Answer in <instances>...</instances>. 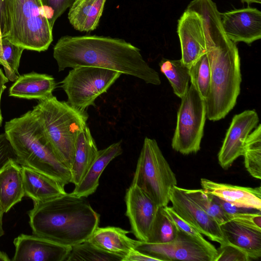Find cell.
Returning a JSON list of instances; mask_svg holds the SVG:
<instances>
[{
	"label": "cell",
	"instance_id": "cell-34",
	"mask_svg": "<svg viewBox=\"0 0 261 261\" xmlns=\"http://www.w3.org/2000/svg\"><path fill=\"white\" fill-rule=\"evenodd\" d=\"M74 0H40L46 17L53 28L56 20L70 8Z\"/></svg>",
	"mask_w": 261,
	"mask_h": 261
},
{
	"label": "cell",
	"instance_id": "cell-7",
	"mask_svg": "<svg viewBox=\"0 0 261 261\" xmlns=\"http://www.w3.org/2000/svg\"><path fill=\"white\" fill-rule=\"evenodd\" d=\"M131 184L147 194L160 207L168 205L177 179L155 139L145 137Z\"/></svg>",
	"mask_w": 261,
	"mask_h": 261
},
{
	"label": "cell",
	"instance_id": "cell-15",
	"mask_svg": "<svg viewBox=\"0 0 261 261\" xmlns=\"http://www.w3.org/2000/svg\"><path fill=\"white\" fill-rule=\"evenodd\" d=\"M221 25L227 37L236 43L250 44L261 38V12L247 7L220 12Z\"/></svg>",
	"mask_w": 261,
	"mask_h": 261
},
{
	"label": "cell",
	"instance_id": "cell-10",
	"mask_svg": "<svg viewBox=\"0 0 261 261\" xmlns=\"http://www.w3.org/2000/svg\"><path fill=\"white\" fill-rule=\"evenodd\" d=\"M135 249L159 261H214L216 257L196 240L180 231L173 240L165 243L136 240Z\"/></svg>",
	"mask_w": 261,
	"mask_h": 261
},
{
	"label": "cell",
	"instance_id": "cell-32",
	"mask_svg": "<svg viewBox=\"0 0 261 261\" xmlns=\"http://www.w3.org/2000/svg\"><path fill=\"white\" fill-rule=\"evenodd\" d=\"M174 223L166 214L164 207H159L148 241L152 243H165L173 240L178 233Z\"/></svg>",
	"mask_w": 261,
	"mask_h": 261
},
{
	"label": "cell",
	"instance_id": "cell-24",
	"mask_svg": "<svg viewBox=\"0 0 261 261\" xmlns=\"http://www.w3.org/2000/svg\"><path fill=\"white\" fill-rule=\"evenodd\" d=\"M106 0H74L68 19L74 29L90 32L98 27Z\"/></svg>",
	"mask_w": 261,
	"mask_h": 261
},
{
	"label": "cell",
	"instance_id": "cell-6",
	"mask_svg": "<svg viewBox=\"0 0 261 261\" xmlns=\"http://www.w3.org/2000/svg\"><path fill=\"white\" fill-rule=\"evenodd\" d=\"M9 22L7 36L24 49L46 50L53 40V27L40 0H6Z\"/></svg>",
	"mask_w": 261,
	"mask_h": 261
},
{
	"label": "cell",
	"instance_id": "cell-8",
	"mask_svg": "<svg viewBox=\"0 0 261 261\" xmlns=\"http://www.w3.org/2000/svg\"><path fill=\"white\" fill-rule=\"evenodd\" d=\"M181 99L171 146L176 151L187 155L200 149L206 118V103L192 84Z\"/></svg>",
	"mask_w": 261,
	"mask_h": 261
},
{
	"label": "cell",
	"instance_id": "cell-35",
	"mask_svg": "<svg viewBox=\"0 0 261 261\" xmlns=\"http://www.w3.org/2000/svg\"><path fill=\"white\" fill-rule=\"evenodd\" d=\"M251 260L248 254L238 247L228 242L220 244L217 249L214 261H248Z\"/></svg>",
	"mask_w": 261,
	"mask_h": 261
},
{
	"label": "cell",
	"instance_id": "cell-39",
	"mask_svg": "<svg viewBox=\"0 0 261 261\" xmlns=\"http://www.w3.org/2000/svg\"><path fill=\"white\" fill-rule=\"evenodd\" d=\"M159 261L158 259L135 249L132 250L122 261Z\"/></svg>",
	"mask_w": 261,
	"mask_h": 261
},
{
	"label": "cell",
	"instance_id": "cell-9",
	"mask_svg": "<svg viewBox=\"0 0 261 261\" xmlns=\"http://www.w3.org/2000/svg\"><path fill=\"white\" fill-rule=\"evenodd\" d=\"M122 74L112 70L80 66L72 68L61 82V87L67 96V102L73 108L86 111L95 106V100Z\"/></svg>",
	"mask_w": 261,
	"mask_h": 261
},
{
	"label": "cell",
	"instance_id": "cell-27",
	"mask_svg": "<svg viewBox=\"0 0 261 261\" xmlns=\"http://www.w3.org/2000/svg\"><path fill=\"white\" fill-rule=\"evenodd\" d=\"M243 155L246 169L255 178L261 179V125L259 124L247 137Z\"/></svg>",
	"mask_w": 261,
	"mask_h": 261
},
{
	"label": "cell",
	"instance_id": "cell-21",
	"mask_svg": "<svg viewBox=\"0 0 261 261\" xmlns=\"http://www.w3.org/2000/svg\"><path fill=\"white\" fill-rule=\"evenodd\" d=\"M24 196L21 166L10 159L0 168V203L4 213L8 212Z\"/></svg>",
	"mask_w": 261,
	"mask_h": 261
},
{
	"label": "cell",
	"instance_id": "cell-5",
	"mask_svg": "<svg viewBox=\"0 0 261 261\" xmlns=\"http://www.w3.org/2000/svg\"><path fill=\"white\" fill-rule=\"evenodd\" d=\"M33 110L51 150L70 170L78 135L87 125L86 111L77 110L53 95L40 100Z\"/></svg>",
	"mask_w": 261,
	"mask_h": 261
},
{
	"label": "cell",
	"instance_id": "cell-16",
	"mask_svg": "<svg viewBox=\"0 0 261 261\" xmlns=\"http://www.w3.org/2000/svg\"><path fill=\"white\" fill-rule=\"evenodd\" d=\"M13 261H65L71 247L34 234H21L13 241Z\"/></svg>",
	"mask_w": 261,
	"mask_h": 261
},
{
	"label": "cell",
	"instance_id": "cell-22",
	"mask_svg": "<svg viewBox=\"0 0 261 261\" xmlns=\"http://www.w3.org/2000/svg\"><path fill=\"white\" fill-rule=\"evenodd\" d=\"M129 231L115 226L98 227L87 240L101 250L123 259L135 249L136 240L127 236Z\"/></svg>",
	"mask_w": 261,
	"mask_h": 261
},
{
	"label": "cell",
	"instance_id": "cell-40",
	"mask_svg": "<svg viewBox=\"0 0 261 261\" xmlns=\"http://www.w3.org/2000/svg\"><path fill=\"white\" fill-rule=\"evenodd\" d=\"M9 81L8 79L4 75L2 69L0 68V126L2 125L3 117L1 109V101L2 94L6 88L5 84Z\"/></svg>",
	"mask_w": 261,
	"mask_h": 261
},
{
	"label": "cell",
	"instance_id": "cell-36",
	"mask_svg": "<svg viewBox=\"0 0 261 261\" xmlns=\"http://www.w3.org/2000/svg\"><path fill=\"white\" fill-rule=\"evenodd\" d=\"M10 159L16 161L14 151L5 133L0 134V168Z\"/></svg>",
	"mask_w": 261,
	"mask_h": 261
},
{
	"label": "cell",
	"instance_id": "cell-33",
	"mask_svg": "<svg viewBox=\"0 0 261 261\" xmlns=\"http://www.w3.org/2000/svg\"><path fill=\"white\" fill-rule=\"evenodd\" d=\"M164 210L167 216L174 223L178 231L191 237L215 256L216 255L217 249L210 242L206 241L198 230L180 218L172 206L167 205L164 207Z\"/></svg>",
	"mask_w": 261,
	"mask_h": 261
},
{
	"label": "cell",
	"instance_id": "cell-42",
	"mask_svg": "<svg viewBox=\"0 0 261 261\" xmlns=\"http://www.w3.org/2000/svg\"><path fill=\"white\" fill-rule=\"evenodd\" d=\"M10 260H11V259L9 258V257L6 252L0 251V261Z\"/></svg>",
	"mask_w": 261,
	"mask_h": 261
},
{
	"label": "cell",
	"instance_id": "cell-23",
	"mask_svg": "<svg viewBox=\"0 0 261 261\" xmlns=\"http://www.w3.org/2000/svg\"><path fill=\"white\" fill-rule=\"evenodd\" d=\"M25 196L43 201L66 193L64 186L55 179L28 167L21 166Z\"/></svg>",
	"mask_w": 261,
	"mask_h": 261
},
{
	"label": "cell",
	"instance_id": "cell-11",
	"mask_svg": "<svg viewBox=\"0 0 261 261\" xmlns=\"http://www.w3.org/2000/svg\"><path fill=\"white\" fill-rule=\"evenodd\" d=\"M169 199L176 213L202 234L220 244L228 243L220 225L190 197L185 188L174 186Z\"/></svg>",
	"mask_w": 261,
	"mask_h": 261
},
{
	"label": "cell",
	"instance_id": "cell-12",
	"mask_svg": "<svg viewBox=\"0 0 261 261\" xmlns=\"http://www.w3.org/2000/svg\"><path fill=\"white\" fill-rule=\"evenodd\" d=\"M182 62L190 67L206 53V30L202 15L187 6L177 21Z\"/></svg>",
	"mask_w": 261,
	"mask_h": 261
},
{
	"label": "cell",
	"instance_id": "cell-19",
	"mask_svg": "<svg viewBox=\"0 0 261 261\" xmlns=\"http://www.w3.org/2000/svg\"><path fill=\"white\" fill-rule=\"evenodd\" d=\"M220 227L228 242L245 252L251 259L261 257V229L233 220Z\"/></svg>",
	"mask_w": 261,
	"mask_h": 261
},
{
	"label": "cell",
	"instance_id": "cell-41",
	"mask_svg": "<svg viewBox=\"0 0 261 261\" xmlns=\"http://www.w3.org/2000/svg\"><path fill=\"white\" fill-rule=\"evenodd\" d=\"M4 213H5L0 203V238L5 234L3 227V217Z\"/></svg>",
	"mask_w": 261,
	"mask_h": 261
},
{
	"label": "cell",
	"instance_id": "cell-29",
	"mask_svg": "<svg viewBox=\"0 0 261 261\" xmlns=\"http://www.w3.org/2000/svg\"><path fill=\"white\" fill-rule=\"evenodd\" d=\"M190 81L201 96L205 100L211 86V70L205 53L189 68Z\"/></svg>",
	"mask_w": 261,
	"mask_h": 261
},
{
	"label": "cell",
	"instance_id": "cell-25",
	"mask_svg": "<svg viewBox=\"0 0 261 261\" xmlns=\"http://www.w3.org/2000/svg\"><path fill=\"white\" fill-rule=\"evenodd\" d=\"M98 150L87 125L78 135L73 161L70 168V183L77 185L95 159Z\"/></svg>",
	"mask_w": 261,
	"mask_h": 261
},
{
	"label": "cell",
	"instance_id": "cell-37",
	"mask_svg": "<svg viewBox=\"0 0 261 261\" xmlns=\"http://www.w3.org/2000/svg\"><path fill=\"white\" fill-rule=\"evenodd\" d=\"M214 200L217 202L222 207L223 211L227 214L232 215L239 213L252 212L260 211L255 209L239 206L233 203H230L214 195H212Z\"/></svg>",
	"mask_w": 261,
	"mask_h": 261
},
{
	"label": "cell",
	"instance_id": "cell-14",
	"mask_svg": "<svg viewBox=\"0 0 261 261\" xmlns=\"http://www.w3.org/2000/svg\"><path fill=\"white\" fill-rule=\"evenodd\" d=\"M258 121V114L254 110H245L233 116L218 154L223 169H228L243 155L246 139Z\"/></svg>",
	"mask_w": 261,
	"mask_h": 261
},
{
	"label": "cell",
	"instance_id": "cell-20",
	"mask_svg": "<svg viewBox=\"0 0 261 261\" xmlns=\"http://www.w3.org/2000/svg\"><path fill=\"white\" fill-rule=\"evenodd\" d=\"M122 153L121 141L98 150L95 159L80 182L75 186L72 193L76 196L86 198L93 194L99 185L102 172L114 159Z\"/></svg>",
	"mask_w": 261,
	"mask_h": 261
},
{
	"label": "cell",
	"instance_id": "cell-13",
	"mask_svg": "<svg viewBox=\"0 0 261 261\" xmlns=\"http://www.w3.org/2000/svg\"><path fill=\"white\" fill-rule=\"evenodd\" d=\"M125 215L131 232L139 241L147 242L159 206L144 191L131 184L126 190Z\"/></svg>",
	"mask_w": 261,
	"mask_h": 261
},
{
	"label": "cell",
	"instance_id": "cell-17",
	"mask_svg": "<svg viewBox=\"0 0 261 261\" xmlns=\"http://www.w3.org/2000/svg\"><path fill=\"white\" fill-rule=\"evenodd\" d=\"M200 184L209 194L239 206L261 211V188L217 182L202 178Z\"/></svg>",
	"mask_w": 261,
	"mask_h": 261
},
{
	"label": "cell",
	"instance_id": "cell-26",
	"mask_svg": "<svg viewBox=\"0 0 261 261\" xmlns=\"http://www.w3.org/2000/svg\"><path fill=\"white\" fill-rule=\"evenodd\" d=\"M161 71L168 80L174 94L181 98L187 92L190 81L189 67L179 60L162 59Z\"/></svg>",
	"mask_w": 261,
	"mask_h": 261
},
{
	"label": "cell",
	"instance_id": "cell-3",
	"mask_svg": "<svg viewBox=\"0 0 261 261\" xmlns=\"http://www.w3.org/2000/svg\"><path fill=\"white\" fill-rule=\"evenodd\" d=\"M33 204L28 212L32 233L59 244L81 243L98 227L100 215L86 197L66 193Z\"/></svg>",
	"mask_w": 261,
	"mask_h": 261
},
{
	"label": "cell",
	"instance_id": "cell-18",
	"mask_svg": "<svg viewBox=\"0 0 261 261\" xmlns=\"http://www.w3.org/2000/svg\"><path fill=\"white\" fill-rule=\"evenodd\" d=\"M56 87V82L51 75L32 72L19 76L10 87L9 95L40 101L53 96Z\"/></svg>",
	"mask_w": 261,
	"mask_h": 261
},
{
	"label": "cell",
	"instance_id": "cell-4",
	"mask_svg": "<svg viewBox=\"0 0 261 261\" xmlns=\"http://www.w3.org/2000/svg\"><path fill=\"white\" fill-rule=\"evenodd\" d=\"M5 133L16 155V162L58 181L70 183V170L54 153L33 110L6 122Z\"/></svg>",
	"mask_w": 261,
	"mask_h": 261
},
{
	"label": "cell",
	"instance_id": "cell-28",
	"mask_svg": "<svg viewBox=\"0 0 261 261\" xmlns=\"http://www.w3.org/2000/svg\"><path fill=\"white\" fill-rule=\"evenodd\" d=\"M24 48L11 42L6 37H0V65L9 81L15 82L20 75L18 69Z\"/></svg>",
	"mask_w": 261,
	"mask_h": 261
},
{
	"label": "cell",
	"instance_id": "cell-43",
	"mask_svg": "<svg viewBox=\"0 0 261 261\" xmlns=\"http://www.w3.org/2000/svg\"><path fill=\"white\" fill-rule=\"evenodd\" d=\"M243 3L250 4L252 3L260 4L261 0H240Z\"/></svg>",
	"mask_w": 261,
	"mask_h": 261
},
{
	"label": "cell",
	"instance_id": "cell-38",
	"mask_svg": "<svg viewBox=\"0 0 261 261\" xmlns=\"http://www.w3.org/2000/svg\"><path fill=\"white\" fill-rule=\"evenodd\" d=\"M9 30L6 0H0V37H5Z\"/></svg>",
	"mask_w": 261,
	"mask_h": 261
},
{
	"label": "cell",
	"instance_id": "cell-1",
	"mask_svg": "<svg viewBox=\"0 0 261 261\" xmlns=\"http://www.w3.org/2000/svg\"><path fill=\"white\" fill-rule=\"evenodd\" d=\"M203 16L206 30V53L211 86L205 99L206 118H224L234 107L242 82L240 58L236 43L225 34L220 12L213 0H193L188 5Z\"/></svg>",
	"mask_w": 261,
	"mask_h": 261
},
{
	"label": "cell",
	"instance_id": "cell-30",
	"mask_svg": "<svg viewBox=\"0 0 261 261\" xmlns=\"http://www.w3.org/2000/svg\"><path fill=\"white\" fill-rule=\"evenodd\" d=\"M122 261L121 257L108 253L86 240L71 247L65 261Z\"/></svg>",
	"mask_w": 261,
	"mask_h": 261
},
{
	"label": "cell",
	"instance_id": "cell-31",
	"mask_svg": "<svg viewBox=\"0 0 261 261\" xmlns=\"http://www.w3.org/2000/svg\"><path fill=\"white\" fill-rule=\"evenodd\" d=\"M186 193L220 225L230 220V217L216 202L212 195L202 189H187Z\"/></svg>",
	"mask_w": 261,
	"mask_h": 261
},
{
	"label": "cell",
	"instance_id": "cell-2",
	"mask_svg": "<svg viewBox=\"0 0 261 261\" xmlns=\"http://www.w3.org/2000/svg\"><path fill=\"white\" fill-rule=\"evenodd\" d=\"M59 71L91 66L112 70L160 85L159 73L143 59L140 50L123 39L96 35L64 36L53 49Z\"/></svg>",
	"mask_w": 261,
	"mask_h": 261
}]
</instances>
